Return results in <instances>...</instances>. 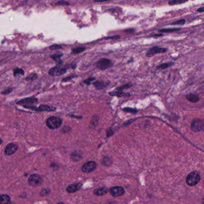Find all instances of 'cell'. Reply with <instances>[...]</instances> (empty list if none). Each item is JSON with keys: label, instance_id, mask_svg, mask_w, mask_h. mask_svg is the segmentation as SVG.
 I'll return each mask as SVG.
<instances>
[{"label": "cell", "instance_id": "6da1fadb", "mask_svg": "<svg viewBox=\"0 0 204 204\" xmlns=\"http://www.w3.org/2000/svg\"><path fill=\"white\" fill-rule=\"evenodd\" d=\"M62 123V120L60 117L52 116L46 120V125L51 129H55L61 127Z\"/></svg>", "mask_w": 204, "mask_h": 204}, {"label": "cell", "instance_id": "7a4b0ae2", "mask_svg": "<svg viewBox=\"0 0 204 204\" xmlns=\"http://www.w3.org/2000/svg\"><path fill=\"white\" fill-rule=\"evenodd\" d=\"M201 176L197 171H193L190 173L186 178V182L190 186H193L199 182Z\"/></svg>", "mask_w": 204, "mask_h": 204}, {"label": "cell", "instance_id": "3957f363", "mask_svg": "<svg viewBox=\"0 0 204 204\" xmlns=\"http://www.w3.org/2000/svg\"><path fill=\"white\" fill-rule=\"evenodd\" d=\"M204 120L202 119H195L192 121L191 129L193 132H199L204 129Z\"/></svg>", "mask_w": 204, "mask_h": 204}, {"label": "cell", "instance_id": "277c9868", "mask_svg": "<svg viewBox=\"0 0 204 204\" xmlns=\"http://www.w3.org/2000/svg\"><path fill=\"white\" fill-rule=\"evenodd\" d=\"M24 107L37 112H54L56 110L55 107L48 105H41L39 107H36L34 106H25Z\"/></svg>", "mask_w": 204, "mask_h": 204}, {"label": "cell", "instance_id": "5b68a950", "mask_svg": "<svg viewBox=\"0 0 204 204\" xmlns=\"http://www.w3.org/2000/svg\"><path fill=\"white\" fill-rule=\"evenodd\" d=\"M113 65V63L111 60L106 58H103L97 62V66L101 70H106L107 69L111 68Z\"/></svg>", "mask_w": 204, "mask_h": 204}, {"label": "cell", "instance_id": "8992f818", "mask_svg": "<svg viewBox=\"0 0 204 204\" xmlns=\"http://www.w3.org/2000/svg\"><path fill=\"white\" fill-rule=\"evenodd\" d=\"M168 49L165 47H161L159 46H155L153 47H151L150 49L148 50L146 53V57H152L155 55L156 54L158 53H165Z\"/></svg>", "mask_w": 204, "mask_h": 204}, {"label": "cell", "instance_id": "52a82bcc", "mask_svg": "<svg viewBox=\"0 0 204 204\" xmlns=\"http://www.w3.org/2000/svg\"><path fill=\"white\" fill-rule=\"evenodd\" d=\"M42 178L37 174H32L29 177V184L31 186H38L42 184Z\"/></svg>", "mask_w": 204, "mask_h": 204}, {"label": "cell", "instance_id": "ba28073f", "mask_svg": "<svg viewBox=\"0 0 204 204\" xmlns=\"http://www.w3.org/2000/svg\"><path fill=\"white\" fill-rule=\"evenodd\" d=\"M66 71H67V68H61L57 66L55 67L51 68L49 71V73L50 76H59L65 74Z\"/></svg>", "mask_w": 204, "mask_h": 204}, {"label": "cell", "instance_id": "9c48e42d", "mask_svg": "<svg viewBox=\"0 0 204 204\" xmlns=\"http://www.w3.org/2000/svg\"><path fill=\"white\" fill-rule=\"evenodd\" d=\"M38 102V99L35 97H30L27 98L23 99L17 102V104H20L23 107L25 106H31L35 103Z\"/></svg>", "mask_w": 204, "mask_h": 204}, {"label": "cell", "instance_id": "30bf717a", "mask_svg": "<svg viewBox=\"0 0 204 204\" xmlns=\"http://www.w3.org/2000/svg\"><path fill=\"white\" fill-rule=\"evenodd\" d=\"M97 168V163L93 161L86 162L82 167V169L84 172H91Z\"/></svg>", "mask_w": 204, "mask_h": 204}, {"label": "cell", "instance_id": "8fae6325", "mask_svg": "<svg viewBox=\"0 0 204 204\" xmlns=\"http://www.w3.org/2000/svg\"><path fill=\"white\" fill-rule=\"evenodd\" d=\"M110 193L114 197H118L123 195L125 193V190L122 187H114L111 188Z\"/></svg>", "mask_w": 204, "mask_h": 204}, {"label": "cell", "instance_id": "7c38bea8", "mask_svg": "<svg viewBox=\"0 0 204 204\" xmlns=\"http://www.w3.org/2000/svg\"><path fill=\"white\" fill-rule=\"evenodd\" d=\"M18 146L15 143H10L8 144L5 148V153L7 155H12L17 150Z\"/></svg>", "mask_w": 204, "mask_h": 204}, {"label": "cell", "instance_id": "4fadbf2b", "mask_svg": "<svg viewBox=\"0 0 204 204\" xmlns=\"http://www.w3.org/2000/svg\"><path fill=\"white\" fill-rule=\"evenodd\" d=\"M82 186V183H74V184H72L70 185L67 189V190L68 193H74L77 192L78 190H80L81 189Z\"/></svg>", "mask_w": 204, "mask_h": 204}, {"label": "cell", "instance_id": "5bb4252c", "mask_svg": "<svg viewBox=\"0 0 204 204\" xmlns=\"http://www.w3.org/2000/svg\"><path fill=\"white\" fill-rule=\"evenodd\" d=\"M109 84H110V82H103V81H96L93 83L95 87L98 90H102V89L106 88V87Z\"/></svg>", "mask_w": 204, "mask_h": 204}, {"label": "cell", "instance_id": "9a60e30c", "mask_svg": "<svg viewBox=\"0 0 204 204\" xmlns=\"http://www.w3.org/2000/svg\"><path fill=\"white\" fill-rule=\"evenodd\" d=\"M110 95L112 97H129L131 95L129 93H125L122 91H114L109 93Z\"/></svg>", "mask_w": 204, "mask_h": 204}, {"label": "cell", "instance_id": "2e32d148", "mask_svg": "<svg viewBox=\"0 0 204 204\" xmlns=\"http://www.w3.org/2000/svg\"><path fill=\"white\" fill-rule=\"evenodd\" d=\"M186 98L191 102H197L199 101V98L197 95L193 93H190L186 96Z\"/></svg>", "mask_w": 204, "mask_h": 204}, {"label": "cell", "instance_id": "e0dca14e", "mask_svg": "<svg viewBox=\"0 0 204 204\" xmlns=\"http://www.w3.org/2000/svg\"><path fill=\"white\" fill-rule=\"evenodd\" d=\"M10 204V197L7 195H0V204Z\"/></svg>", "mask_w": 204, "mask_h": 204}, {"label": "cell", "instance_id": "ac0fdd59", "mask_svg": "<svg viewBox=\"0 0 204 204\" xmlns=\"http://www.w3.org/2000/svg\"><path fill=\"white\" fill-rule=\"evenodd\" d=\"M108 192V189L107 188H99L94 191V193L98 196H102Z\"/></svg>", "mask_w": 204, "mask_h": 204}, {"label": "cell", "instance_id": "d6986e66", "mask_svg": "<svg viewBox=\"0 0 204 204\" xmlns=\"http://www.w3.org/2000/svg\"><path fill=\"white\" fill-rule=\"evenodd\" d=\"M174 65V63L171 62H167V63H163L157 66V70H165V69H167L168 68L170 67L171 66L173 65Z\"/></svg>", "mask_w": 204, "mask_h": 204}, {"label": "cell", "instance_id": "ffe728a7", "mask_svg": "<svg viewBox=\"0 0 204 204\" xmlns=\"http://www.w3.org/2000/svg\"><path fill=\"white\" fill-rule=\"evenodd\" d=\"M180 28H163L162 29H159V32L161 33H169V32H173L180 31Z\"/></svg>", "mask_w": 204, "mask_h": 204}, {"label": "cell", "instance_id": "44dd1931", "mask_svg": "<svg viewBox=\"0 0 204 204\" xmlns=\"http://www.w3.org/2000/svg\"><path fill=\"white\" fill-rule=\"evenodd\" d=\"M98 116L97 115H95L93 116L92 119L91 120V125L93 127H96L98 124Z\"/></svg>", "mask_w": 204, "mask_h": 204}, {"label": "cell", "instance_id": "7402d4cb", "mask_svg": "<svg viewBox=\"0 0 204 204\" xmlns=\"http://www.w3.org/2000/svg\"><path fill=\"white\" fill-rule=\"evenodd\" d=\"M85 49H86V47H76V48H74L72 50V53H80L83 52Z\"/></svg>", "mask_w": 204, "mask_h": 204}, {"label": "cell", "instance_id": "603a6c76", "mask_svg": "<svg viewBox=\"0 0 204 204\" xmlns=\"http://www.w3.org/2000/svg\"><path fill=\"white\" fill-rule=\"evenodd\" d=\"M186 1H182V0H173V1H170L168 2V4L169 5H176V4H182L186 2Z\"/></svg>", "mask_w": 204, "mask_h": 204}, {"label": "cell", "instance_id": "cb8c5ba5", "mask_svg": "<svg viewBox=\"0 0 204 204\" xmlns=\"http://www.w3.org/2000/svg\"><path fill=\"white\" fill-rule=\"evenodd\" d=\"M24 74H25V72L22 69L17 68V69H15L14 70V76L15 77H16L18 75H22L23 76Z\"/></svg>", "mask_w": 204, "mask_h": 204}, {"label": "cell", "instance_id": "d4e9b609", "mask_svg": "<svg viewBox=\"0 0 204 204\" xmlns=\"http://www.w3.org/2000/svg\"><path fill=\"white\" fill-rule=\"evenodd\" d=\"M132 86V85L128 83V84L123 85V86H120L119 87H117V90H118V91H122L123 90L126 89H129V88L131 87Z\"/></svg>", "mask_w": 204, "mask_h": 204}, {"label": "cell", "instance_id": "484cf974", "mask_svg": "<svg viewBox=\"0 0 204 204\" xmlns=\"http://www.w3.org/2000/svg\"><path fill=\"white\" fill-rule=\"evenodd\" d=\"M123 110L124 112H127V113H137L138 112V110L135 109V108H129V107H126V108H124L123 109Z\"/></svg>", "mask_w": 204, "mask_h": 204}, {"label": "cell", "instance_id": "4316f807", "mask_svg": "<svg viewBox=\"0 0 204 204\" xmlns=\"http://www.w3.org/2000/svg\"><path fill=\"white\" fill-rule=\"evenodd\" d=\"M37 75L35 73H32L30 75H29L26 78L27 80H29V81H33L35 79L37 78Z\"/></svg>", "mask_w": 204, "mask_h": 204}, {"label": "cell", "instance_id": "83f0119b", "mask_svg": "<svg viewBox=\"0 0 204 204\" xmlns=\"http://www.w3.org/2000/svg\"><path fill=\"white\" fill-rule=\"evenodd\" d=\"M185 23H186V20L185 19H181V20H179L178 21L174 22L173 23H171L170 25H183Z\"/></svg>", "mask_w": 204, "mask_h": 204}, {"label": "cell", "instance_id": "f1b7e54d", "mask_svg": "<svg viewBox=\"0 0 204 204\" xmlns=\"http://www.w3.org/2000/svg\"><path fill=\"white\" fill-rule=\"evenodd\" d=\"M95 80V78L90 77L86 80H85V81L83 82L84 83L86 84L87 85H91L92 82H94Z\"/></svg>", "mask_w": 204, "mask_h": 204}, {"label": "cell", "instance_id": "f546056e", "mask_svg": "<svg viewBox=\"0 0 204 204\" xmlns=\"http://www.w3.org/2000/svg\"><path fill=\"white\" fill-rule=\"evenodd\" d=\"M62 56V54H55V55H52L51 56V57L54 59L55 61H59L60 59H61V57Z\"/></svg>", "mask_w": 204, "mask_h": 204}, {"label": "cell", "instance_id": "4dcf8cb0", "mask_svg": "<svg viewBox=\"0 0 204 204\" xmlns=\"http://www.w3.org/2000/svg\"><path fill=\"white\" fill-rule=\"evenodd\" d=\"M74 77H76L75 76H68V77H67L64 78L62 79V82H67L70 81V80H71V79H72Z\"/></svg>", "mask_w": 204, "mask_h": 204}, {"label": "cell", "instance_id": "1f68e13d", "mask_svg": "<svg viewBox=\"0 0 204 204\" xmlns=\"http://www.w3.org/2000/svg\"><path fill=\"white\" fill-rule=\"evenodd\" d=\"M56 4H58V5H65V6H67V5L70 4V3L68 2L65 1H60L59 2H57Z\"/></svg>", "mask_w": 204, "mask_h": 204}, {"label": "cell", "instance_id": "d6a6232c", "mask_svg": "<svg viewBox=\"0 0 204 204\" xmlns=\"http://www.w3.org/2000/svg\"><path fill=\"white\" fill-rule=\"evenodd\" d=\"M49 48L51 50H57L61 49L62 46H59V45H53V46H51Z\"/></svg>", "mask_w": 204, "mask_h": 204}, {"label": "cell", "instance_id": "836d02e7", "mask_svg": "<svg viewBox=\"0 0 204 204\" xmlns=\"http://www.w3.org/2000/svg\"><path fill=\"white\" fill-rule=\"evenodd\" d=\"M12 89H13L12 88H8L7 89H6V90H4V91L2 92V94H4V95L8 94V93H10L12 92Z\"/></svg>", "mask_w": 204, "mask_h": 204}, {"label": "cell", "instance_id": "e575fe53", "mask_svg": "<svg viewBox=\"0 0 204 204\" xmlns=\"http://www.w3.org/2000/svg\"><path fill=\"white\" fill-rule=\"evenodd\" d=\"M125 32H134V29H126V30H125L124 31Z\"/></svg>", "mask_w": 204, "mask_h": 204}, {"label": "cell", "instance_id": "d590c367", "mask_svg": "<svg viewBox=\"0 0 204 204\" xmlns=\"http://www.w3.org/2000/svg\"><path fill=\"white\" fill-rule=\"evenodd\" d=\"M197 12H204V7H201L197 9Z\"/></svg>", "mask_w": 204, "mask_h": 204}, {"label": "cell", "instance_id": "8d00e7d4", "mask_svg": "<svg viewBox=\"0 0 204 204\" xmlns=\"http://www.w3.org/2000/svg\"><path fill=\"white\" fill-rule=\"evenodd\" d=\"M162 36V34H154V35H150V37H161Z\"/></svg>", "mask_w": 204, "mask_h": 204}, {"label": "cell", "instance_id": "74e56055", "mask_svg": "<svg viewBox=\"0 0 204 204\" xmlns=\"http://www.w3.org/2000/svg\"><path fill=\"white\" fill-rule=\"evenodd\" d=\"M1 143H2V140H1V139L0 138V145L1 144Z\"/></svg>", "mask_w": 204, "mask_h": 204}, {"label": "cell", "instance_id": "f35d334b", "mask_svg": "<svg viewBox=\"0 0 204 204\" xmlns=\"http://www.w3.org/2000/svg\"><path fill=\"white\" fill-rule=\"evenodd\" d=\"M57 204H64L63 203H62V202H59V203H57Z\"/></svg>", "mask_w": 204, "mask_h": 204}]
</instances>
